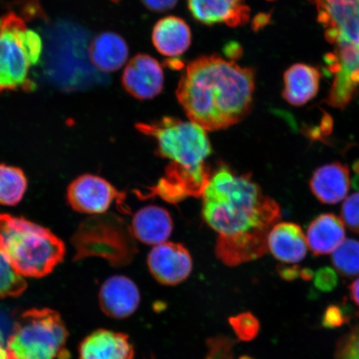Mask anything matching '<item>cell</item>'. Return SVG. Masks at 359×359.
<instances>
[{
	"label": "cell",
	"mask_w": 359,
	"mask_h": 359,
	"mask_svg": "<svg viewBox=\"0 0 359 359\" xmlns=\"http://www.w3.org/2000/svg\"><path fill=\"white\" fill-rule=\"evenodd\" d=\"M314 273L312 269L309 268H304L302 269V273H300V278H302L304 280H311L313 279Z\"/></svg>",
	"instance_id": "obj_35"
},
{
	"label": "cell",
	"mask_w": 359,
	"mask_h": 359,
	"mask_svg": "<svg viewBox=\"0 0 359 359\" xmlns=\"http://www.w3.org/2000/svg\"><path fill=\"white\" fill-rule=\"evenodd\" d=\"M147 263L152 277L165 286L182 284L189 278L193 269L190 251L176 242L165 241L152 247Z\"/></svg>",
	"instance_id": "obj_10"
},
{
	"label": "cell",
	"mask_w": 359,
	"mask_h": 359,
	"mask_svg": "<svg viewBox=\"0 0 359 359\" xmlns=\"http://www.w3.org/2000/svg\"><path fill=\"white\" fill-rule=\"evenodd\" d=\"M353 170L354 172L359 175V160L354 161L353 165Z\"/></svg>",
	"instance_id": "obj_38"
},
{
	"label": "cell",
	"mask_w": 359,
	"mask_h": 359,
	"mask_svg": "<svg viewBox=\"0 0 359 359\" xmlns=\"http://www.w3.org/2000/svg\"><path fill=\"white\" fill-rule=\"evenodd\" d=\"M143 4L154 12H165L177 6L178 0H141Z\"/></svg>",
	"instance_id": "obj_31"
},
{
	"label": "cell",
	"mask_w": 359,
	"mask_h": 359,
	"mask_svg": "<svg viewBox=\"0 0 359 359\" xmlns=\"http://www.w3.org/2000/svg\"><path fill=\"white\" fill-rule=\"evenodd\" d=\"M318 12L333 53L325 55L327 69L334 75L326 103L344 110L359 92V0H308Z\"/></svg>",
	"instance_id": "obj_4"
},
{
	"label": "cell",
	"mask_w": 359,
	"mask_h": 359,
	"mask_svg": "<svg viewBox=\"0 0 359 359\" xmlns=\"http://www.w3.org/2000/svg\"><path fill=\"white\" fill-rule=\"evenodd\" d=\"M349 320V313L346 307L330 304L323 314L321 325L325 329L334 330L346 325Z\"/></svg>",
	"instance_id": "obj_28"
},
{
	"label": "cell",
	"mask_w": 359,
	"mask_h": 359,
	"mask_svg": "<svg viewBox=\"0 0 359 359\" xmlns=\"http://www.w3.org/2000/svg\"><path fill=\"white\" fill-rule=\"evenodd\" d=\"M131 231L135 240L155 246L168 241L173 231V219L167 209L147 205L134 214Z\"/></svg>",
	"instance_id": "obj_17"
},
{
	"label": "cell",
	"mask_w": 359,
	"mask_h": 359,
	"mask_svg": "<svg viewBox=\"0 0 359 359\" xmlns=\"http://www.w3.org/2000/svg\"><path fill=\"white\" fill-rule=\"evenodd\" d=\"M348 290L353 302L359 308V278L349 285Z\"/></svg>",
	"instance_id": "obj_33"
},
{
	"label": "cell",
	"mask_w": 359,
	"mask_h": 359,
	"mask_svg": "<svg viewBox=\"0 0 359 359\" xmlns=\"http://www.w3.org/2000/svg\"><path fill=\"white\" fill-rule=\"evenodd\" d=\"M350 170L347 165L333 161L318 168L309 186L316 198L326 205H335L346 198L350 189Z\"/></svg>",
	"instance_id": "obj_14"
},
{
	"label": "cell",
	"mask_w": 359,
	"mask_h": 359,
	"mask_svg": "<svg viewBox=\"0 0 359 359\" xmlns=\"http://www.w3.org/2000/svg\"><path fill=\"white\" fill-rule=\"evenodd\" d=\"M131 228L115 215H93L80 224L72 244L75 260L100 257L111 266L122 267L136 254Z\"/></svg>",
	"instance_id": "obj_8"
},
{
	"label": "cell",
	"mask_w": 359,
	"mask_h": 359,
	"mask_svg": "<svg viewBox=\"0 0 359 359\" xmlns=\"http://www.w3.org/2000/svg\"><path fill=\"white\" fill-rule=\"evenodd\" d=\"M321 74L316 67L295 64L284 74L282 97L294 107H303L316 97L320 89Z\"/></svg>",
	"instance_id": "obj_18"
},
{
	"label": "cell",
	"mask_w": 359,
	"mask_h": 359,
	"mask_svg": "<svg viewBox=\"0 0 359 359\" xmlns=\"http://www.w3.org/2000/svg\"><path fill=\"white\" fill-rule=\"evenodd\" d=\"M302 269L297 264L289 266V264H284L277 266V272L280 277L286 281H294L299 279Z\"/></svg>",
	"instance_id": "obj_32"
},
{
	"label": "cell",
	"mask_w": 359,
	"mask_h": 359,
	"mask_svg": "<svg viewBox=\"0 0 359 359\" xmlns=\"http://www.w3.org/2000/svg\"><path fill=\"white\" fill-rule=\"evenodd\" d=\"M229 323L238 339L244 342L255 339L259 333V321L252 313L244 312L237 314L231 317Z\"/></svg>",
	"instance_id": "obj_25"
},
{
	"label": "cell",
	"mask_w": 359,
	"mask_h": 359,
	"mask_svg": "<svg viewBox=\"0 0 359 359\" xmlns=\"http://www.w3.org/2000/svg\"><path fill=\"white\" fill-rule=\"evenodd\" d=\"M332 264L341 276H359V241L345 239L332 255Z\"/></svg>",
	"instance_id": "obj_23"
},
{
	"label": "cell",
	"mask_w": 359,
	"mask_h": 359,
	"mask_svg": "<svg viewBox=\"0 0 359 359\" xmlns=\"http://www.w3.org/2000/svg\"><path fill=\"white\" fill-rule=\"evenodd\" d=\"M334 359H359V325L339 339Z\"/></svg>",
	"instance_id": "obj_26"
},
{
	"label": "cell",
	"mask_w": 359,
	"mask_h": 359,
	"mask_svg": "<svg viewBox=\"0 0 359 359\" xmlns=\"http://www.w3.org/2000/svg\"><path fill=\"white\" fill-rule=\"evenodd\" d=\"M313 284L324 293H330L339 284V277L333 268L322 267L313 276Z\"/></svg>",
	"instance_id": "obj_29"
},
{
	"label": "cell",
	"mask_w": 359,
	"mask_h": 359,
	"mask_svg": "<svg viewBox=\"0 0 359 359\" xmlns=\"http://www.w3.org/2000/svg\"><path fill=\"white\" fill-rule=\"evenodd\" d=\"M306 239L316 257L333 253L345 240L344 224L333 213L318 215L309 224Z\"/></svg>",
	"instance_id": "obj_21"
},
{
	"label": "cell",
	"mask_w": 359,
	"mask_h": 359,
	"mask_svg": "<svg viewBox=\"0 0 359 359\" xmlns=\"http://www.w3.org/2000/svg\"><path fill=\"white\" fill-rule=\"evenodd\" d=\"M64 242L25 218L0 215V253L22 277L49 275L65 258Z\"/></svg>",
	"instance_id": "obj_5"
},
{
	"label": "cell",
	"mask_w": 359,
	"mask_h": 359,
	"mask_svg": "<svg viewBox=\"0 0 359 359\" xmlns=\"http://www.w3.org/2000/svg\"><path fill=\"white\" fill-rule=\"evenodd\" d=\"M353 187L354 188H355L356 190L359 191V175L358 174H356V176L353 177Z\"/></svg>",
	"instance_id": "obj_37"
},
{
	"label": "cell",
	"mask_w": 359,
	"mask_h": 359,
	"mask_svg": "<svg viewBox=\"0 0 359 359\" xmlns=\"http://www.w3.org/2000/svg\"><path fill=\"white\" fill-rule=\"evenodd\" d=\"M188 8L196 21L205 25L224 24L232 28L250 20V7L245 0H187Z\"/></svg>",
	"instance_id": "obj_13"
},
{
	"label": "cell",
	"mask_w": 359,
	"mask_h": 359,
	"mask_svg": "<svg viewBox=\"0 0 359 359\" xmlns=\"http://www.w3.org/2000/svg\"><path fill=\"white\" fill-rule=\"evenodd\" d=\"M42 52L41 37L27 28L24 18L15 12L0 18V94L34 91L29 72L39 64Z\"/></svg>",
	"instance_id": "obj_6"
},
{
	"label": "cell",
	"mask_w": 359,
	"mask_h": 359,
	"mask_svg": "<svg viewBox=\"0 0 359 359\" xmlns=\"http://www.w3.org/2000/svg\"><path fill=\"white\" fill-rule=\"evenodd\" d=\"M88 56L93 65L102 73H114L127 62L128 45L118 34L102 33L97 35L90 43Z\"/></svg>",
	"instance_id": "obj_20"
},
{
	"label": "cell",
	"mask_w": 359,
	"mask_h": 359,
	"mask_svg": "<svg viewBox=\"0 0 359 359\" xmlns=\"http://www.w3.org/2000/svg\"><path fill=\"white\" fill-rule=\"evenodd\" d=\"M340 215L344 226L359 235V192L353 193L344 199Z\"/></svg>",
	"instance_id": "obj_27"
},
{
	"label": "cell",
	"mask_w": 359,
	"mask_h": 359,
	"mask_svg": "<svg viewBox=\"0 0 359 359\" xmlns=\"http://www.w3.org/2000/svg\"><path fill=\"white\" fill-rule=\"evenodd\" d=\"M255 88V69L214 55L201 56L187 66L176 95L188 119L208 132H217L250 114Z\"/></svg>",
	"instance_id": "obj_2"
},
{
	"label": "cell",
	"mask_w": 359,
	"mask_h": 359,
	"mask_svg": "<svg viewBox=\"0 0 359 359\" xmlns=\"http://www.w3.org/2000/svg\"><path fill=\"white\" fill-rule=\"evenodd\" d=\"M268 251L284 264L302 262L308 253L306 236L302 226L294 222H278L269 231Z\"/></svg>",
	"instance_id": "obj_16"
},
{
	"label": "cell",
	"mask_w": 359,
	"mask_h": 359,
	"mask_svg": "<svg viewBox=\"0 0 359 359\" xmlns=\"http://www.w3.org/2000/svg\"><path fill=\"white\" fill-rule=\"evenodd\" d=\"M135 127L154 139L157 156L168 161L163 176L147 191L138 193L139 197L157 196L170 204L200 198L212 175L206 163L212 154L208 131L190 120L174 116L138 123Z\"/></svg>",
	"instance_id": "obj_3"
},
{
	"label": "cell",
	"mask_w": 359,
	"mask_h": 359,
	"mask_svg": "<svg viewBox=\"0 0 359 359\" xmlns=\"http://www.w3.org/2000/svg\"><path fill=\"white\" fill-rule=\"evenodd\" d=\"M164 72L156 58L148 55L135 56L126 66L122 84L130 95L137 100H151L163 92Z\"/></svg>",
	"instance_id": "obj_11"
},
{
	"label": "cell",
	"mask_w": 359,
	"mask_h": 359,
	"mask_svg": "<svg viewBox=\"0 0 359 359\" xmlns=\"http://www.w3.org/2000/svg\"><path fill=\"white\" fill-rule=\"evenodd\" d=\"M201 198L202 218L217 234L215 253L224 264L236 267L268 252L269 233L280 222L281 208L252 174L219 163Z\"/></svg>",
	"instance_id": "obj_1"
},
{
	"label": "cell",
	"mask_w": 359,
	"mask_h": 359,
	"mask_svg": "<svg viewBox=\"0 0 359 359\" xmlns=\"http://www.w3.org/2000/svg\"><path fill=\"white\" fill-rule=\"evenodd\" d=\"M69 331L61 316L50 309L22 313L7 339L11 359H69Z\"/></svg>",
	"instance_id": "obj_7"
},
{
	"label": "cell",
	"mask_w": 359,
	"mask_h": 359,
	"mask_svg": "<svg viewBox=\"0 0 359 359\" xmlns=\"http://www.w3.org/2000/svg\"><path fill=\"white\" fill-rule=\"evenodd\" d=\"M267 1H273V0H267Z\"/></svg>",
	"instance_id": "obj_39"
},
{
	"label": "cell",
	"mask_w": 359,
	"mask_h": 359,
	"mask_svg": "<svg viewBox=\"0 0 359 359\" xmlns=\"http://www.w3.org/2000/svg\"><path fill=\"white\" fill-rule=\"evenodd\" d=\"M151 39L161 55L179 57L191 46V31L189 25L181 18L168 16L156 22L152 30Z\"/></svg>",
	"instance_id": "obj_19"
},
{
	"label": "cell",
	"mask_w": 359,
	"mask_h": 359,
	"mask_svg": "<svg viewBox=\"0 0 359 359\" xmlns=\"http://www.w3.org/2000/svg\"><path fill=\"white\" fill-rule=\"evenodd\" d=\"M269 20V18L267 15H258L255 19V27H258L259 28L262 26V22L264 25L267 24V21Z\"/></svg>",
	"instance_id": "obj_36"
},
{
	"label": "cell",
	"mask_w": 359,
	"mask_h": 359,
	"mask_svg": "<svg viewBox=\"0 0 359 359\" xmlns=\"http://www.w3.org/2000/svg\"><path fill=\"white\" fill-rule=\"evenodd\" d=\"M134 345L128 334L100 329L88 334L79 347V359H134Z\"/></svg>",
	"instance_id": "obj_15"
},
{
	"label": "cell",
	"mask_w": 359,
	"mask_h": 359,
	"mask_svg": "<svg viewBox=\"0 0 359 359\" xmlns=\"http://www.w3.org/2000/svg\"><path fill=\"white\" fill-rule=\"evenodd\" d=\"M67 199L75 212L97 215L105 214L115 201L122 204L125 194L106 179L84 174L67 187Z\"/></svg>",
	"instance_id": "obj_9"
},
{
	"label": "cell",
	"mask_w": 359,
	"mask_h": 359,
	"mask_svg": "<svg viewBox=\"0 0 359 359\" xmlns=\"http://www.w3.org/2000/svg\"><path fill=\"white\" fill-rule=\"evenodd\" d=\"M27 289V283L0 253V299L19 297Z\"/></svg>",
	"instance_id": "obj_24"
},
{
	"label": "cell",
	"mask_w": 359,
	"mask_h": 359,
	"mask_svg": "<svg viewBox=\"0 0 359 359\" xmlns=\"http://www.w3.org/2000/svg\"><path fill=\"white\" fill-rule=\"evenodd\" d=\"M227 50H230L228 52L227 55L231 56L234 61L236 58H239L242 55V49L240 47V45L236 43H231V46L227 47Z\"/></svg>",
	"instance_id": "obj_34"
},
{
	"label": "cell",
	"mask_w": 359,
	"mask_h": 359,
	"mask_svg": "<svg viewBox=\"0 0 359 359\" xmlns=\"http://www.w3.org/2000/svg\"><path fill=\"white\" fill-rule=\"evenodd\" d=\"M101 311L114 320H124L137 311L141 293L136 283L124 276L109 278L98 294Z\"/></svg>",
	"instance_id": "obj_12"
},
{
	"label": "cell",
	"mask_w": 359,
	"mask_h": 359,
	"mask_svg": "<svg viewBox=\"0 0 359 359\" xmlns=\"http://www.w3.org/2000/svg\"><path fill=\"white\" fill-rule=\"evenodd\" d=\"M28 180L20 168L0 164V205L13 206L24 197Z\"/></svg>",
	"instance_id": "obj_22"
},
{
	"label": "cell",
	"mask_w": 359,
	"mask_h": 359,
	"mask_svg": "<svg viewBox=\"0 0 359 359\" xmlns=\"http://www.w3.org/2000/svg\"><path fill=\"white\" fill-rule=\"evenodd\" d=\"M20 6L25 20L47 19L40 0H21Z\"/></svg>",
	"instance_id": "obj_30"
}]
</instances>
